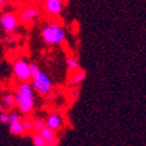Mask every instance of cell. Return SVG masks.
<instances>
[{
    "label": "cell",
    "instance_id": "obj_7",
    "mask_svg": "<svg viewBox=\"0 0 146 146\" xmlns=\"http://www.w3.org/2000/svg\"><path fill=\"white\" fill-rule=\"evenodd\" d=\"M42 4L44 13L53 17L59 16L66 6L65 0H43Z\"/></svg>",
    "mask_w": 146,
    "mask_h": 146
},
{
    "label": "cell",
    "instance_id": "obj_1",
    "mask_svg": "<svg viewBox=\"0 0 146 146\" xmlns=\"http://www.w3.org/2000/svg\"><path fill=\"white\" fill-rule=\"evenodd\" d=\"M15 108L19 109L21 115L29 116L35 110V92L30 82H19L15 87Z\"/></svg>",
    "mask_w": 146,
    "mask_h": 146
},
{
    "label": "cell",
    "instance_id": "obj_22",
    "mask_svg": "<svg viewBox=\"0 0 146 146\" xmlns=\"http://www.w3.org/2000/svg\"><path fill=\"white\" fill-rule=\"evenodd\" d=\"M30 3H33V4H40V3H42L43 0H29Z\"/></svg>",
    "mask_w": 146,
    "mask_h": 146
},
{
    "label": "cell",
    "instance_id": "obj_14",
    "mask_svg": "<svg viewBox=\"0 0 146 146\" xmlns=\"http://www.w3.org/2000/svg\"><path fill=\"white\" fill-rule=\"evenodd\" d=\"M31 140H33L34 146H45V140L38 131H33L31 132Z\"/></svg>",
    "mask_w": 146,
    "mask_h": 146
},
{
    "label": "cell",
    "instance_id": "obj_9",
    "mask_svg": "<svg viewBox=\"0 0 146 146\" xmlns=\"http://www.w3.org/2000/svg\"><path fill=\"white\" fill-rule=\"evenodd\" d=\"M38 132L43 136V138H44V140H45V146H58V144H59V138H58L57 132L52 131L51 129H49L48 126L42 127V129H41Z\"/></svg>",
    "mask_w": 146,
    "mask_h": 146
},
{
    "label": "cell",
    "instance_id": "obj_4",
    "mask_svg": "<svg viewBox=\"0 0 146 146\" xmlns=\"http://www.w3.org/2000/svg\"><path fill=\"white\" fill-rule=\"evenodd\" d=\"M20 21L15 11H3L0 13V28L5 34H13L20 27Z\"/></svg>",
    "mask_w": 146,
    "mask_h": 146
},
{
    "label": "cell",
    "instance_id": "obj_6",
    "mask_svg": "<svg viewBox=\"0 0 146 146\" xmlns=\"http://www.w3.org/2000/svg\"><path fill=\"white\" fill-rule=\"evenodd\" d=\"M13 74L19 82H30V63L26 58H17L13 63Z\"/></svg>",
    "mask_w": 146,
    "mask_h": 146
},
{
    "label": "cell",
    "instance_id": "obj_8",
    "mask_svg": "<svg viewBox=\"0 0 146 146\" xmlns=\"http://www.w3.org/2000/svg\"><path fill=\"white\" fill-rule=\"evenodd\" d=\"M44 123L45 126H48L49 129H51L54 132H58L64 126V117L59 113H51L45 117Z\"/></svg>",
    "mask_w": 146,
    "mask_h": 146
},
{
    "label": "cell",
    "instance_id": "obj_11",
    "mask_svg": "<svg viewBox=\"0 0 146 146\" xmlns=\"http://www.w3.org/2000/svg\"><path fill=\"white\" fill-rule=\"evenodd\" d=\"M1 107L4 110H12L15 108V96L13 93H6L1 99Z\"/></svg>",
    "mask_w": 146,
    "mask_h": 146
},
{
    "label": "cell",
    "instance_id": "obj_13",
    "mask_svg": "<svg viewBox=\"0 0 146 146\" xmlns=\"http://www.w3.org/2000/svg\"><path fill=\"white\" fill-rule=\"evenodd\" d=\"M66 66H67V70L70 72H73L76 71L78 68H80V63H79V59L77 56H74V54H68V56H66Z\"/></svg>",
    "mask_w": 146,
    "mask_h": 146
},
{
    "label": "cell",
    "instance_id": "obj_16",
    "mask_svg": "<svg viewBox=\"0 0 146 146\" xmlns=\"http://www.w3.org/2000/svg\"><path fill=\"white\" fill-rule=\"evenodd\" d=\"M45 126V123H44V119H41V118H35L33 119V130L34 131H40L42 127Z\"/></svg>",
    "mask_w": 146,
    "mask_h": 146
},
{
    "label": "cell",
    "instance_id": "obj_17",
    "mask_svg": "<svg viewBox=\"0 0 146 146\" xmlns=\"http://www.w3.org/2000/svg\"><path fill=\"white\" fill-rule=\"evenodd\" d=\"M8 119H9V123H11V122H15V121H20V119H22L21 113H20V111L11 110V111L8 113Z\"/></svg>",
    "mask_w": 146,
    "mask_h": 146
},
{
    "label": "cell",
    "instance_id": "obj_21",
    "mask_svg": "<svg viewBox=\"0 0 146 146\" xmlns=\"http://www.w3.org/2000/svg\"><path fill=\"white\" fill-rule=\"evenodd\" d=\"M9 3V0H0V11H3Z\"/></svg>",
    "mask_w": 146,
    "mask_h": 146
},
{
    "label": "cell",
    "instance_id": "obj_5",
    "mask_svg": "<svg viewBox=\"0 0 146 146\" xmlns=\"http://www.w3.org/2000/svg\"><path fill=\"white\" fill-rule=\"evenodd\" d=\"M17 17H19V21L22 25H30L34 21H36L41 15V9L37 6V4H27L22 7H20V9L16 12Z\"/></svg>",
    "mask_w": 146,
    "mask_h": 146
},
{
    "label": "cell",
    "instance_id": "obj_18",
    "mask_svg": "<svg viewBox=\"0 0 146 146\" xmlns=\"http://www.w3.org/2000/svg\"><path fill=\"white\" fill-rule=\"evenodd\" d=\"M0 123L1 124H9V119H8V113L7 110H0Z\"/></svg>",
    "mask_w": 146,
    "mask_h": 146
},
{
    "label": "cell",
    "instance_id": "obj_10",
    "mask_svg": "<svg viewBox=\"0 0 146 146\" xmlns=\"http://www.w3.org/2000/svg\"><path fill=\"white\" fill-rule=\"evenodd\" d=\"M85 79H86V71L78 68L71 72V76L68 78V85L72 87H78L85 81Z\"/></svg>",
    "mask_w": 146,
    "mask_h": 146
},
{
    "label": "cell",
    "instance_id": "obj_3",
    "mask_svg": "<svg viewBox=\"0 0 146 146\" xmlns=\"http://www.w3.org/2000/svg\"><path fill=\"white\" fill-rule=\"evenodd\" d=\"M30 85H31L35 93H37L38 95H41L45 99L51 96V94L53 92V87H54V84H53L52 79L50 78V76L48 73L43 72L42 70L38 71L37 74L31 77Z\"/></svg>",
    "mask_w": 146,
    "mask_h": 146
},
{
    "label": "cell",
    "instance_id": "obj_20",
    "mask_svg": "<svg viewBox=\"0 0 146 146\" xmlns=\"http://www.w3.org/2000/svg\"><path fill=\"white\" fill-rule=\"evenodd\" d=\"M40 66L35 63H30V73H31V77H34L35 74H37L38 71H40Z\"/></svg>",
    "mask_w": 146,
    "mask_h": 146
},
{
    "label": "cell",
    "instance_id": "obj_19",
    "mask_svg": "<svg viewBox=\"0 0 146 146\" xmlns=\"http://www.w3.org/2000/svg\"><path fill=\"white\" fill-rule=\"evenodd\" d=\"M4 42L6 43V44H12V43H14L15 42V35H14V33L13 34H6L5 36H4Z\"/></svg>",
    "mask_w": 146,
    "mask_h": 146
},
{
    "label": "cell",
    "instance_id": "obj_15",
    "mask_svg": "<svg viewBox=\"0 0 146 146\" xmlns=\"http://www.w3.org/2000/svg\"><path fill=\"white\" fill-rule=\"evenodd\" d=\"M22 122V125H23V129H25V133H31L34 130H33V119L29 118V117H25L21 119Z\"/></svg>",
    "mask_w": 146,
    "mask_h": 146
},
{
    "label": "cell",
    "instance_id": "obj_12",
    "mask_svg": "<svg viewBox=\"0 0 146 146\" xmlns=\"http://www.w3.org/2000/svg\"><path fill=\"white\" fill-rule=\"evenodd\" d=\"M9 132L14 136H25V129H23V125L21 119L20 121H15V122H11L9 123Z\"/></svg>",
    "mask_w": 146,
    "mask_h": 146
},
{
    "label": "cell",
    "instance_id": "obj_2",
    "mask_svg": "<svg viewBox=\"0 0 146 146\" xmlns=\"http://www.w3.org/2000/svg\"><path fill=\"white\" fill-rule=\"evenodd\" d=\"M41 37L46 45L58 46L66 41V29L57 21H51L43 26Z\"/></svg>",
    "mask_w": 146,
    "mask_h": 146
}]
</instances>
